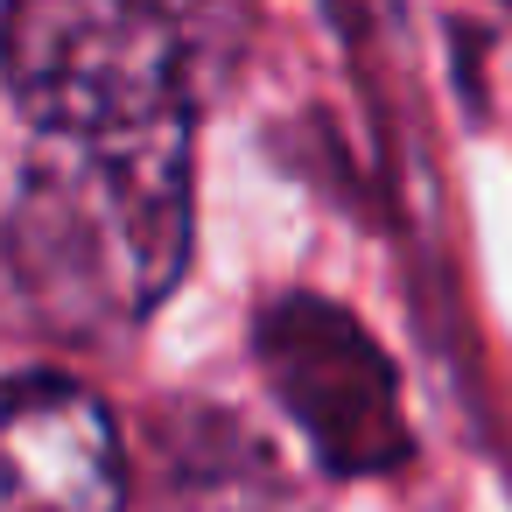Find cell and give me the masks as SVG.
I'll return each instance as SVG.
<instances>
[{"instance_id": "cell-1", "label": "cell", "mask_w": 512, "mask_h": 512, "mask_svg": "<svg viewBox=\"0 0 512 512\" xmlns=\"http://www.w3.org/2000/svg\"><path fill=\"white\" fill-rule=\"evenodd\" d=\"M190 260V120L43 134L8 211V267L43 330L92 344L169 302Z\"/></svg>"}, {"instance_id": "cell-2", "label": "cell", "mask_w": 512, "mask_h": 512, "mask_svg": "<svg viewBox=\"0 0 512 512\" xmlns=\"http://www.w3.org/2000/svg\"><path fill=\"white\" fill-rule=\"evenodd\" d=\"M218 22L106 0H22L0 15V78L36 134H127L190 120Z\"/></svg>"}, {"instance_id": "cell-3", "label": "cell", "mask_w": 512, "mask_h": 512, "mask_svg": "<svg viewBox=\"0 0 512 512\" xmlns=\"http://www.w3.org/2000/svg\"><path fill=\"white\" fill-rule=\"evenodd\" d=\"M253 358L274 400L288 407V421L337 477H379L407 463L414 428L400 407V372L344 302L302 288L274 295L253 323Z\"/></svg>"}, {"instance_id": "cell-4", "label": "cell", "mask_w": 512, "mask_h": 512, "mask_svg": "<svg viewBox=\"0 0 512 512\" xmlns=\"http://www.w3.org/2000/svg\"><path fill=\"white\" fill-rule=\"evenodd\" d=\"M127 456L113 414L57 372L0 379V512H120Z\"/></svg>"}]
</instances>
